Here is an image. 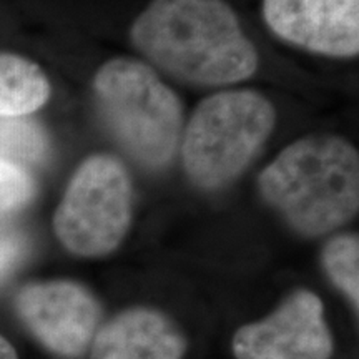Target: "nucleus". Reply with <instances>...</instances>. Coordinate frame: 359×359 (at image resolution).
<instances>
[{"label": "nucleus", "mask_w": 359, "mask_h": 359, "mask_svg": "<svg viewBox=\"0 0 359 359\" xmlns=\"http://www.w3.org/2000/svg\"><path fill=\"white\" fill-rule=\"evenodd\" d=\"M185 341L177 327L150 309H130L98 331L92 359H180Z\"/></svg>", "instance_id": "1a4fd4ad"}, {"label": "nucleus", "mask_w": 359, "mask_h": 359, "mask_svg": "<svg viewBox=\"0 0 359 359\" xmlns=\"http://www.w3.org/2000/svg\"><path fill=\"white\" fill-rule=\"evenodd\" d=\"M258 187L293 230L304 236L325 235L358 212V150L336 135L302 138L263 170Z\"/></svg>", "instance_id": "f03ea898"}, {"label": "nucleus", "mask_w": 359, "mask_h": 359, "mask_svg": "<svg viewBox=\"0 0 359 359\" xmlns=\"http://www.w3.org/2000/svg\"><path fill=\"white\" fill-rule=\"evenodd\" d=\"M100 115L123 150L147 168H161L177 151L183 110L173 90L150 67L114 58L93 82Z\"/></svg>", "instance_id": "7ed1b4c3"}, {"label": "nucleus", "mask_w": 359, "mask_h": 359, "mask_svg": "<svg viewBox=\"0 0 359 359\" xmlns=\"http://www.w3.org/2000/svg\"><path fill=\"white\" fill-rule=\"evenodd\" d=\"M47 138L37 123L25 116L0 118V158L12 163H34L43 158Z\"/></svg>", "instance_id": "9b49d317"}, {"label": "nucleus", "mask_w": 359, "mask_h": 359, "mask_svg": "<svg viewBox=\"0 0 359 359\" xmlns=\"http://www.w3.org/2000/svg\"><path fill=\"white\" fill-rule=\"evenodd\" d=\"M50 83L35 62L0 53V118H20L45 105Z\"/></svg>", "instance_id": "9d476101"}, {"label": "nucleus", "mask_w": 359, "mask_h": 359, "mask_svg": "<svg viewBox=\"0 0 359 359\" xmlns=\"http://www.w3.org/2000/svg\"><path fill=\"white\" fill-rule=\"evenodd\" d=\"M132 182L122 161L97 154L70 178L53 217L60 243L80 257H103L123 240L132 218Z\"/></svg>", "instance_id": "39448f33"}, {"label": "nucleus", "mask_w": 359, "mask_h": 359, "mask_svg": "<svg viewBox=\"0 0 359 359\" xmlns=\"http://www.w3.org/2000/svg\"><path fill=\"white\" fill-rule=\"evenodd\" d=\"M22 253V241L15 233L0 230V276L17 263Z\"/></svg>", "instance_id": "4468645a"}, {"label": "nucleus", "mask_w": 359, "mask_h": 359, "mask_svg": "<svg viewBox=\"0 0 359 359\" xmlns=\"http://www.w3.org/2000/svg\"><path fill=\"white\" fill-rule=\"evenodd\" d=\"M233 349L238 359H327L331 338L321 299L296 291L268 320L238 331Z\"/></svg>", "instance_id": "0eeeda50"}, {"label": "nucleus", "mask_w": 359, "mask_h": 359, "mask_svg": "<svg viewBox=\"0 0 359 359\" xmlns=\"http://www.w3.org/2000/svg\"><path fill=\"white\" fill-rule=\"evenodd\" d=\"M35 195V183L22 165L0 158V218L15 213Z\"/></svg>", "instance_id": "ddd939ff"}, {"label": "nucleus", "mask_w": 359, "mask_h": 359, "mask_svg": "<svg viewBox=\"0 0 359 359\" xmlns=\"http://www.w3.org/2000/svg\"><path fill=\"white\" fill-rule=\"evenodd\" d=\"M0 359H17V353L15 349L11 346L7 339H4L0 336Z\"/></svg>", "instance_id": "2eb2a0df"}, {"label": "nucleus", "mask_w": 359, "mask_h": 359, "mask_svg": "<svg viewBox=\"0 0 359 359\" xmlns=\"http://www.w3.org/2000/svg\"><path fill=\"white\" fill-rule=\"evenodd\" d=\"M15 306L35 338L62 356H79L87 349L100 316L95 298L72 281L27 285Z\"/></svg>", "instance_id": "423d86ee"}, {"label": "nucleus", "mask_w": 359, "mask_h": 359, "mask_svg": "<svg viewBox=\"0 0 359 359\" xmlns=\"http://www.w3.org/2000/svg\"><path fill=\"white\" fill-rule=\"evenodd\" d=\"M275 122V107L255 90H224L205 98L183 137L188 178L206 190L228 185L251 163Z\"/></svg>", "instance_id": "20e7f679"}, {"label": "nucleus", "mask_w": 359, "mask_h": 359, "mask_svg": "<svg viewBox=\"0 0 359 359\" xmlns=\"http://www.w3.org/2000/svg\"><path fill=\"white\" fill-rule=\"evenodd\" d=\"M130 37L148 60L188 83L222 87L250 79L259 57L223 0H154Z\"/></svg>", "instance_id": "f257e3e1"}, {"label": "nucleus", "mask_w": 359, "mask_h": 359, "mask_svg": "<svg viewBox=\"0 0 359 359\" xmlns=\"http://www.w3.org/2000/svg\"><path fill=\"white\" fill-rule=\"evenodd\" d=\"M326 273L336 286L346 293L358 304L359 299V243L358 236L344 235L331 240L323 253Z\"/></svg>", "instance_id": "f8f14e48"}, {"label": "nucleus", "mask_w": 359, "mask_h": 359, "mask_svg": "<svg viewBox=\"0 0 359 359\" xmlns=\"http://www.w3.org/2000/svg\"><path fill=\"white\" fill-rule=\"evenodd\" d=\"M263 15L278 37L309 52L359 53V0H263Z\"/></svg>", "instance_id": "6e6552de"}]
</instances>
